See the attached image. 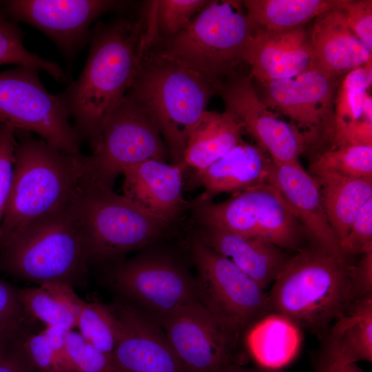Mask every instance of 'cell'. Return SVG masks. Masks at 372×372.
I'll use <instances>...</instances> for the list:
<instances>
[{"instance_id":"277c9868","label":"cell","mask_w":372,"mask_h":372,"mask_svg":"<svg viewBox=\"0 0 372 372\" xmlns=\"http://www.w3.org/2000/svg\"><path fill=\"white\" fill-rule=\"evenodd\" d=\"M76 202L2 239L0 268L39 285L60 282L74 287L83 283L88 263Z\"/></svg>"},{"instance_id":"4dcf8cb0","label":"cell","mask_w":372,"mask_h":372,"mask_svg":"<svg viewBox=\"0 0 372 372\" xmlns=\"http://www.w3.org/2000/svg\"><path fill=\"white\" fill-rule=\"evenodd\" d=\"M79 333L103 353L112 355L118 323L112 304L85 301L75 318Z\"/></svg>"},{"instance_id":"ee69618b","label":"cell","mask_w":372,"mask_h":372,"mask_svg":"<svg viewBox=\"0 0 372 372\" xmlns=\"http://www.w3.org/2000/svg\"><path fill=\"white\" fill-rule=\"evenodd\" d=\"M316 372H364L355 362H347L323 353Z\"/></svg>"},{"instance_id":"603a6c76","label":"cell","mask_w":372,"mask_h":372,"mask_svg":"<svg viewBox=\"0 0 372 372\" xmlns=\"http://www.w3.org/2000/svg\"><path fill=\"white\" fill-rule=\"evenodd\" d=\"M272 164L263 149L242 140L207 167L195 171L194 180L204 189L196 203L267 183Z\"/></svg>"},{"instance_id":"30bf717a","label":"cell","mask_w":372,"mask_h":372,"mask_svg":"<svg viewBox=\"0 0 372 372\" xmlns=\"http://www.w3.org/2000/svg\"><path fill=\"white\" fill-rule=\"evenodd\" d=\"M108 280L124 300L155 320L178 309L203 303L196 278L172 256L145 253L116 262Z\"/></svg>"},{"instance_id":"836d02e7","label":"cell","mask_w":372,"mask_h":372,"mask_svg":"<svg viewBox=\"0 0 372 372\" xmlns=\"http://www.w3.org/2000/svg\"><path fill=\"white\" fill-rule=\"evenodd\" d=\"M18 296L25 314L43 322L45 326L76 327L72 314L41 287L18 289Z\"/></svg>"},{"instance_id":"6da1fadb","label":"cell","mask_w":372,"mask_h":372,"mask_svg":"<svg viewBox=\"0 0 372 372\" xmlns=\"http://www.w3.org/2000/svg\"><path fill=\"white\" fill-rule=\"evenodd\" d=\"M85 67L61 93L81 140L92 152L103 123L132 87L144 53L149 50L147 18L117 17L97 21L92 30Z\"/></svg>"},{"instance_id":"4316f807","label":"cell","mask_w":372,"mask_h":372,"mask_svg":"<svg viewBox=\"0 0 372 372\" xmlns=\"http://www.w3.org/2000/svg\"><path fill=\"white\" fill-rule=\"evenodd\" d=\"M326 334L324 353L343 361H372V296L356 300Z\"/></svg>"},{"instance_id":"ac0fdd59","label":"cell","mask_w":372,"mask_h":372,"mask_svg":"<svg viewBox=\"0 0 372 372\" xmlns=\"http://www.w3.org/2000/svg\"><path fill=\"white\" fill-rule=\"evenodd\" d=\"M267 183L279 193L302 225L311 244L347 257L327 218L319 185L299 161L273 163Z\"/></svg>"},{"instance_id":"8fae6325","label":"cell","mask_w":372,"mask_h":372,"mask_svg":"<svg viewBox=\"0 0 372 372\" xmlns=\"http://www.w3.org/2000/svg\"><path fill=\"white\" fill-rule=\"evenodd\" d=\"M167 154L156 123L130 90L105 118L87 162L93 179L112 189L126 169L147 160L165 161Z\"/></svg>"},{"instance_id":"9c48e42d","label":"cell","mask_w":372,"mask_h":372,"mask_svg":"<svg viewBox=\"0 0 372 372\" xmlns=\"http://www.w3.org/2000/svg\"><path fill=\"white\" fill-rule=\"evenodd\" d=\"M59 94L49 92L39 70L28 66L0 72V125L35 133L65 152L80 155L81 138Z\"/></svg>"},{"instance_id":"f35d334b","label":"cell","mask_w":372,"mask_h":372,"mask_svg":"<svg viewBox=\"0 0 372 372\" xmlns=\"http://www.w3.org/2000/svg\"><path fill=\"white\" fill-rule=\"evenodd\" d=\"M342 10L350 30L372 52V1L345 0Z\"/></svg>"},{"instance_id":"7bdbcfd3","label":"cell","mask_w":372,"mask_h":372,"mask_svg":"<svg viewBox=\"0 0 372 372\" xmlns=\"http://www.w3.org/2000/svg\"><path fill=\"white\" fill-rule=\"evenodd\" d=\"M356 265H353L352 274L360 298L372 296V249L361 254Z\"/></svg>"},{"instance_id":"1f68e13d","label":"cell","mask_w":372,"mask_h":372,"mask_svg":"<svg viewBox=\"0 0 372 372\" xmlns=\"http://www.w3.org/2000/svg\"><path fill=\"white\" fill-rule=\"evenodd\" d=\"M310 169L349 178H372V145H333L316 158Z\"/></svg>"},{"instance_id":"ba28073f","label":"cell","mask_w":372,"mask_h":372,"mask_svg":"<svg viewBox=\"0 0 372 372\" xmlns=\"http://www.w3.org/2000/svg\"><path fill=\"white\" fill-rule=\"evenodd\" d=\"M200 226L260 236L287 251L304 247L307 233L279 193L265 183L220 203L194 202Z\"/></svg>"},{"instance_id":"7a4b0ae2","label":"cell","mask_w":372,"mask_h":372,"mask_svg":"<svg viewBox=\"0 0 372 372\" xmlns=\"http://www.w3.org/2000/svg\"><path fill=\"white\" fill-rule=\"evenodd\" d=\"M15 134L12 181L0 241L72 205L92 178L86 156L62 151L29 132Z\"/></svg>"},{"instance_id":"f1b7e54d","label":"cell","mask_w":372,"mask_h":372,"mask_svg":"<svg viewBox=\"0 0 372 372\" xmlns=\"http://www.w3.org/2000/svg\"><path fill=\"white\" fill-rule=\"evenodd\" d=\"M371 62L343 76L334 100L333 128L359 122L372 123V100L369 95Z\"/></svg>"},{"instance_id":"b9f144b4","label":"cell","mask_w":372,"mask_h":372,"mask_svg":"<svg viewBox=\"0 0 372 372\" xmlns=\"http://www.w3.org/2000/svg\"><path fill=\"white\" fill-rule=\"evenodd\" d=\"M63 306L74 320L85 301L74 291L71 285L50 282L39 285Z\"/></svg>"},{"instance_id":"7402d4cb","label":"cell","mask_w":372,"mask_h":372,"mask_svg":"<svg viewBox=\"0 0 372 372\" xmlns=\"http://www.w3.org/2000/svg\"><path fill=\"white\" fill-rule=\"evenodd\" d=\"M196 238L230 260L264 290L276 280L291 258L287 251L262 237L214 227L200 226Z\"/></svg>"},{"instance_id":"74e56055","label":"cell","mask_w":372,"mask_h":372,"mask_svg":"<svg viewBox=\"0 0 372 372\" xmlns=\"http://www.w3.org/2000/svg\"><path fill=\"white\" fill-rule=\"evenodd\" d=\"M340 247L347 257L372 249V198L353 222Z\"/></svg>"},{"instance_id":"60d3db41","label":"cell","mask_w":372,"mask_h":372,"mask_svg":"<svg viewBox=\"0 0 372 372\" xmlns=\"http://www.w3.org/2000/svg\"><path fill=\"white\" fill-rule=\"evenodd\" d=\"M23 333L15 335L0 355V372H36L22 344Z\"/></svg>"},{"instance_id":"5bb4252c","label":"cell","mask_w":372,"mask_h":372,"mask_svg":"<svg viewBox=\"0 0 372 372\" xmlns=\"http://www.w3.org/2000/svg\"><path fill=\"white\" fill-rule=\"evenodd\" d=\"M130 4L114 0H6L0 1V8L16 22L44 33L72 65L89 43L93 22L107 12L124 10Z\"/></svg>"},{"instance_id":"9a60e30c","label":"cell","mask_w":372,"mask_h":372,"mask_svg":"<svg viewBox=\"0 0 372 372\" xmlns=\"http://www.w3.org/2000/svg\"><path fill=\"white\" fill-rule=\"evenodd\" d=\"M225 110L234 115L244 131L275 164L299 161L312 143L292 123L280 118L260 99L249 75L236 72L216 87Z\"/></svg>"},{"instance_id":"83f0119b","label":"cell","mask_w":372,"mask_h":372,"mask_svg":"<svg viewBox=\"0 0 372 372\" xmlns=\"http://www.w3.org/2000/svg\"><path fill=\"white\" fill-rule=\"evenodd\" d=\"M345 0H243L256 30L280 32L303 26L329 10H342Z\"/></svg>"},{"instance_id":"d6a6232c","label":"cell","mask_w":372,"mask_h":372,"mask_svg":"<svg viewBox=\"0 0 372 372\" xmlns=\"http://www.w3.org/2000/svg\"><path fill=\"white\" fill-rule=\"evenodd\" d=\"M207 0L152 1L156 39L170 38L186 28L204 8Z\"/></svg>"},{"instance_id":"8d00e7d4","label":"cell","mask_w":372,"mask_h":372,"mask_svg":"<svg viewBox=\"0 0 372 372\" xmlns=\"http://www.w3.org/2000/svg\"><path fill=\"white\" fill-rule=\"evenodd\" d=\"M16 142L14 130L0 125V231L10 194Z\"/></svg>"},{"instance_id":"ffe728a7","label":"cell","mask_w":372,"mask_h":372,"mask_svg":"<svg viewBox=\"0 0 372 372\" xmlns=\"http://www.w3.org/2000/svg\"><path fill=\"white\" fill-rule=\"evenodd\" d=\"M309 43L310 70L338 79L371 62V53L348 26L342 10L326 12L315 19Z\"/></svg>"},{"instance_id":"e575fe53","label":"cell","mask_w":372,"mask_h":372,"mask_svg":"<svg viewBox=\"0 0 372 372\" xmlns=\"http://www.w3.org/2000/svg\"><path fill=\"white\" fill-rule=\"evenodd\" d=\"M66 350L72 372H112V355L101 352L79 332L70 330Z\"/></svg>"},{"instance_id":"bcb514c9","label":"cell","mask_w":372,"mask_h":372,"mask_svg":"<svg viewBox=\"0 0 372 372\" xmlns=\"http://www.w3.org/2000/svg\"><path fill=\"white\" fill-rule=\"evenodd\" d=\"M17 333L10 334L0 332V355L4 351L10 340Z\"/></svg>"},{"instance_id":"7c38bea8","label":"cell","mask_w":372,"mask_h":372,"mask_svg":"<svg viewBox=\"0 0 372 372\" xmlns=\"http://www.w3.org/2000/svg\"><path fill=\"white\" fill-rule=\"evenodd\" d=\"M190 251L196 266L203 304L242 332L271 313L268 293L228 258L198 238Z\"/></svg>"},{"instance_id":"cb8c5ba5","label":"cell","mask_w":372,"mask_h":372,"mask_svg":"<svg viewBox=\"0 0 372 372\" xmlns=\"http://www.w3.org/2000/svg\"><path fill=\"white\" fill-rule=\"evenodd\" d=\"M245 345L258 366L281 369L297 355L300 329L288 318L269 313L245 329Z\"/></svg>"},{"instance_id":"4fadbf2b","label":"cell","mask_w":372,"mask_h":372,"mask_svg":"<svg viewBox=\"0 0 372 372\" xmlns=\"http://www.w3.org/2000/svg\"><path fill=\"white\" fill-rule=\"evenodd\" d=\"M156 321L189 372H227L236 363L240 330L203 304L183 307Z\"/></svg>"},{"instance_id":"3957f363","label":"cell","mask_w":372,"mask_h":372,"mask_svg":"<svg viewBox=\"0 0 372 372\" xmlns=\"http://www.w3.org/2000/svg\"><path fill=\"white\" fill-rule=\"evenodd\" d=\"M348 258L316 245L291 256L268 293L270 311L320 338L359 297Z\"/></svg>"},{"instance_id":"ab89813d","label":"cell","mask_w":372,"mask_h":372,"mask_svg":"<svg viewBox=\"0 0 372 372\" xmlns=\"http://www.w3.org/2000/svg\"><path fill=\"white\" fill-rule=\"evenodd\" d=\"M25 315L18 289L0 278V332L15 334L21 331Z\"/></svg>"},{"instance_id":"44dd1931","label":"cell","mask_w":372,"mask_h":372,"mask_svg":"<svg viewBox=\"0 0 372 372\" xmlns=\"http://www.w3.org/2000/svg\"><path fill=\"white\" fill-rule=\"evenodd\" d=\"M184 163L167 164L147 160L126 169L124 196L147 211L169 222L180 213L185 202L183 198Z\"/></svg>"},{"instance_id":"d6986e66","label":"cell","mask_w":372,"mask_h":372,"mask_svg":"<svg viewBox=\"0 0 372 372\" xmlns=\"http://www.w3.org/2000/svg\"><path fill=\"white\" fill-rule=\"evenodd\" d=\"M244 62L260 84L289 79L310 70L309 36L303 26L280 32L257 30Z\"/></svg>"},{"instance_id":"52a82bcc","label":"cell","mask_w":372,"mask_h":372,"mask_svg":"<svg viewBox=\"0 0 372 372\" xmlns=\"http://www.w3.org/2000/svg\"><path fill=\"white\" fill-rule=\"evenodd\" d=\"M76 211L88 265L119 262L127 252L158 239L170 223L92 178Z\"/></svg>"},{"instance_id":"e0dca14e","label":"cell","mask_w":372,"mask_h":372,"mask_svg":"<svg viewBox=\"0 0 372 372\" xmlns=\"http://www.w3.org/2000/svg\"><path fill=\"white\" fill-rule=\"evenodd\" d=\"M112 305L118 323L112 372H189L154 319L124 299Z\"/></svg>"},{"instance_id":"d590c367","label":"cell","mask_w":372,"mask_h":372,"mask_svg":"<svg viewBox=\"0 0 372 372\" xmlns=\"http://www.w3.org/2000/svg\"><path fill=\"white\" fill-rule=\"evenodd\" d=\"M25 355L36 372H72L68 358L41 333L23 335Z\"/></svg>"},{"instance_id":"484cf974","label":"cell","mask_w":372,"mask_h":372,"mask_svg":"<svg viewBox=\"0 0 372 372\" xmlns=\"http://www.w3.org/2000/svg\"><path fill=\"white\" fill-rule=\"evenodd\" d=\"M243 132L231 113L205 110L189 136L184 165L194 172L207 167L242 141Z\"/></svg>"},{"instance_id":"2e32d148","label":"cell","mask_w":372,"mask_h":372,"mask_svg":"<svg viewBox=\"0 0 372 372\" xmlns=\"http://www.w3.org/2000/svg\"><path fill=\"white\" fill-rule=\"evenodd\" d=\"M340 82L308 70L289 79L260 84L259 97L270 110L291 119L313 143L322 136L331 138L334 100Z\"/></svg>"},{"instance_id":"f546056e","label":"cell","mask_w":372,"mask_h":372,"mask_svg":"<svg viewBox=\"0 0 372 372\" xmlns=\"http://www.w3.org/2000/svg\"><path fill=\"white\" fill-rule=\"evenodd\" d=\"M24 33L18 23L0 8V65L17 64L45 70L55 80L67 82L63 69L56 62L30 52L23 44Z\"/></svg>"},{"instance_id":"5b68a950","label":"cell","mask_w":372,"mask_h":372,"mask_svg":"<svg viewBox=\"0 0 372 372\" xmlns=\"http://www.w3.org/2000/svg\"><path fill=\"white\" fill-rule=\"evenodd\" d=\"M130 90L156 123L172 164L183 163L189 136L216 89L196 72L149 49Z\"/></svg>"},{"instance_id":"f6af8a7d","label":"cell","mask_w":372,"mask_h":372,"mask_svg":"<svg viewBox=\"0 0 372 372\" xmlns=\"http://www.w3.org/2000/svg\"><path fill=\"white\" fill-rule=\"evenodd\" d=\"M227 372H285L281 369H269L262 367H245L237 363L231 364Z\"/></svg>"},{"instance_id":"d4e9b609","label":"cell","mask_w":372,"mask_h":372,"mask_svg":"<svg viewBox=\"0 0 372 372\" xmlns=\"http://www.w3.org/2000/svg\"><path fill=\"white\" fill-rule=\"evenodd\" d=\"M311 175L319 185L327 218L341 246L353 222L372 198V178L325 171L311 172Z\"/></svg>"},{"instance_id":"8992f818","label":"cell","mask_w":372,"mask_h":372,"mask_svg":"<svg viewBox=\"0 0 372 372\" xmlns=\"http://www.w3.org/2000/svg\"><path fill=\"white\" fill-rule=\"evenodd\" d=\"M238 0L208 1L176 35L156 39L154 51L200 74L216 87L244 62L256 32Z\"/></svg>"}]
</instances>
